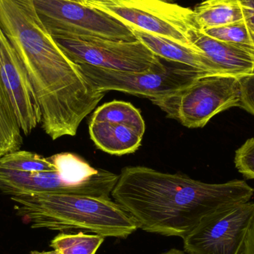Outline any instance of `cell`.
<instances>
[{
    "label": "cell",
    "instance_id": "obj_1",
    "mask_svg": "<svg viewBox=\"0 0 254 254\" xmlns=\"http://www.w3.org/2000/svg\"><path fill=\"white\" fill-rule=\"evenodd\" d=\"M254 192L244 181L207 184L139 166L123 170L111 195L140 229L184 239L206 216L250 201Z\"/></svg>",
    "mask_w": 254,
    "mask_h": 254
},
{
    "label": "cell",
    "instance_id": "obj_2",
    "mask_svg": "<svg viewBox=\"0 0 254 254\" xmlns=\"http://www.w3.org/2000/svg\"><path fill=\"white\" fill-rule=\"evenodd\" d=\"M16 216L34 229H79L127 239L138 229L134 219L111 198L60 193L11 196Z\"/></svg>",
    "mask_w": 254,
    "mask_h": 254
},
{
    "label": "cell",
    "instance_id": "obj_3",
    "mask_svg": "<svg viewBox=\"0 0 254 254\" xmlns=\"http://www.w3.org/2000/svg\"><path fill=\"white\" fill-rule=\"evenodd\" d=\"M169 119L188 128H202L212 118L241 105L239 77L207 74L172 95L151 100Z\"/></svg>",
    "mask_w": 254,
    "mask_h": 254
},
{
    "label": "cell",
    "instance_id": "obj_4",
    "mask_svg": "<svg viewBox=\"0 0 254 254\" xmlns=\"http://www.w3.org/2000/svg\"><path fill=\"white\" fill-rule=\"evenodd\" d=\"M85 4L128 26L195 48L189 38L195 23L193 10L189 7L162 0H86Z\"/></svg>",
    "mask_w": 254,
    "mask_h": 254
},
{
    "label": "cell",
    "instance_id": "obj_5",
    "mask_svg": "<svg viewBox=\"0 0 254 254\" xmlns=\"http://www.w3.org/2000/svg\"><path fill=\"white\" fill-rule=\"evenodd\" d=\"M40 20L53 38L137 40L131 28L113 16L69 0H34Z\"/></svg>",
    "mask_w": 254,
    "mask_h": 254
},
{
    "label": "cell",
    "instance_id": "obj_6",
    "mask_svg": "<svg viewBox=\"0 0 254 254\" xmlns=\"http://www.w3.org/2000/svg\"><path fill=\"white\" fill-rule=\"evenodd\" d=\"M92 87L101 92L118 91L153 100L172 95L209 73L173 63L161 71L134 73L77 64Z\"/></svg>",
    "mask_w": 254,
    "mask_h": 254
},
{
    "label": "cell",
    "instance_id": "obj_7",
    "mask_svg": "<svg viewBox=\"0 0 254 254\" xmlns=\"http://www.w3.org/2000/svg\"><path fill=\"white\" fill-rule=\"evenodd\" d=\"M65 56L75 64L125 72L161 71L165 64L140 40L100 38H54Z\"/></svg>",
    "mask_w": 254,
    "mask_h": 254
},
{
    "label": "cell",
    "instance_id": "obj_8",
    "mask_svg": "<svg viewBox=\"0 0 254 254\" xmlns=\"http://www.w3.org/2000/svg\"><path fill=\"white\" fill-rule=\"evenodd\" d=\"M254 221V203L248 201L216 210L204 217L183 239L188 254H245Z\"/></svg>",
    "mask_w": 254,
    "mask_h": 254
},
{
    "label": "cell",
    "instance_id": "obj_9",
    "mask_svg": "<svg viewBox=\"0 0 254 254\" xmlns=\"http://www.w3.org/2000/svg\"><path fill=\"white\" fill-rule=\"evenodd\" d=\"M0 82L22 133L28 136L41 124L40 104L26 70L0 23Z\"/></svg>",
    "mask_w": 254,
    "mask_h": 254
},
{
    "label": "cell",
    "instance_id": "obj_10",
    "mask_svg": "<svg viewBox=\"0 0 254 254\" xmlns=\"http://www.w3.org/2000/svg\"><path fill=\"white\" fill-rule=\"evenodd\" d=\"M0 192L10 197L39 193L92 197L95 189L92 185L69 183L57 169L52 171L28 172L0 167Z\"/></svg>",
    "mask_w": 254,
    "mask_h": 254
},
{
    "label": "cell",
    "instance_id": "obj_11",
    "mask_svg": "<svg viewBox=\"0 0 254 254\" xmlns=\"http://www.w3.org/2000/svg\"><path fill=\"white\" fill-rule=\"evenodd\" d=\"M191 44L228 75L241 77L254 73V58L244 51L204 34L196 23L189 31Z\"/></svg>",
    "mask_w": 254,
    "mask_h": 254
},
{
    "label": "cell",
    "instance_id": "obj_12",
    "mask_svg": "<svg viewBox=\"0 0 254 254\" xmlns=\"http://www.w3.org/2000/svg\"><path fill=\"white\" fill-rule=\"evenodd\" d=\"M137 40L143 43L154 55L170 62L188 65L210 74L228 75L201 51L185 46L156 34L128 26Z\"/></svg>",
    "mask_w": 254,
    "mask_h": 254
},
{
    "label": "cell",
    "instance_id": "obj_13",
    "mask_svg": "<svg viewBox=\"0 0 254 254\" xmlns=\"http://www.w3.org/2000/svg\"><path fill=\"white\" fill-rule=\"evenodd\" d=\"M89 129L97 147L111 155L135 152L140 147L143 136L132 127L114 122L91 121Z\"/></svg>",
    "mask_w": 254,
    "mask_h": 254
},
{
    "label": "cell",
    "instance_id": "obj_14",
    "mask_svg": "<svg viewBox=\"0 0 254 254\" xmlns=\"http://www.w3.org/2000/svg\"><path fill=\"white\" fill-rule=\"evenodd\" d=\"M194 19L201 30L225 26L244 21L239 0H204L193 9Z\"/></svg>",
    "mask_w": 254,
    "mask_h": 254
},
{
    "label": "cell",
    "instance_id": "obj_15",
    "mask_svg": "<svg viewBox=\"0 0 254 254\" xmlns=\"http://www.w3.org/2000/svg\"><path fill=\"white\" fill-rule=\"evenodd\" d=\"M105 237L98 234H61L51 241L50 252L32 251L28 254H96Z\"/></svg>",
    "mask_w": 254,
    "mask_h": 254
},
{
    "label": "cell",
    "instance_id": "obj_16",
    "mask_svg": "<svg viewBox=\"0 0 254 254\" xmlns=\"http://www.w3.org/2000/svg\"><path fill=\"white\" fill-rule=\"evenodd\" d=\"M91 121L98 122H114L132 127L144 134L145 123L140 112L129 103L113 101L98 107Z\"/></svg>",
    "mask_w": 254,
    "mask_h": 254
},
{
    "label": "cell",
    "instance_id": "obj_17",
    "mask_svg": "<svg viewBox=\"0 0 254 254\" xmlns=\"http://www.w3.org/2000/svg\"><path fill=\"white\" fill-rule=\"evenodd\" d=\"M0 167L28 172L52 171L57 169L50 157L46 158L34 152L21 150L9 152L1 157Z\"/></svg>",
    "mask_w": 254,
    "mask_h": 254
},
{
    "label": "cell",
    "instance_id": "obj_18",
    "mask_svg": "<svg viewBox=\"0 0 254 254\" xmlns=\"http://www.w3.org/2000/svg\"><path fill=\"white\" fill-rule=\"evenodd\" d=\"M201 31L216 40L244 51L254 58V43L244 21Z\"/></svg>",
    "mask_w": 254,
    "mask_h": 254
},
{
    "label": "cell",
    "instance_id": "obj_19",
    "mask_svg": "<svg viewBox=\"0 0 254 254\" xmlns=\"http://www.w3.org/2000/svg\"><path fill=\"white\" fill-rule=\"evenodd\" d=\"M236 167L245 177L254 179V137L249 139L235 155Z\"/></svg>",
    "mask_w": 254,
    "mask_h": 254
},
{
    "label": "cell",
    "instance_id": "obj_20",
    "mask_svg": "<svg viewBox=\"0 0 254 254\" xmlns=\"http://www.w3.org/2000/svg\"><path fill=\"white\" fill-rule=\"evenodd\" d=\"M241 88V105L254 116V73L251 75L240 78Z\"/></svg>",
    "mask_w": 254,
    "mask_h": 254
},
{
    "label": "cell",
    "instance_id": "obj_21",
    "mask_svg": "<svg viewBox=\"0 0 254 254\" xmlns=\"http://www.w3.org/2000/svg\"><path fill=\"white\" fill-rule=\"evenodd\" d=\"M244 13V22L254 43V0H239Z\"/></svg>",
    "mask_w": 254,
    "mask_h": 254
},
{
    "label": "cell",
    "instance_id": "obj_22",
    "mask_svg": "<svg viewBox=\"0 0 254 254\" xmlns=\"http://www.w3.org/2000/svg\"><path fill=\"white\" fill-rule=\"evenodd\" d=\"M245 254H254V221L248 235Z\"/></svg>",
    "mask_w": 254,
    "mask_h": 254
},
{
    "label": "cell",
    "instance_id": "obj_23",
    "mask_svg": "<svg viewBox=\"0 0 254 254\" xmlns=\"http://www.w3.org/2000/svg\"><path fill=\"white\" fill-rule=\"evenodd\" d=\"M161 254H188L185 252H182V251L179 250V249H173L171 250L168 251V252H164V253Z\"/></svg>",
    "mask_w": 254,
    "mask_h": 254
},
{
    "label": "cell",
    "instance_id": "obj_24",
    "mask_svg": "<svg viewBox=\"0 0 254 254\" xmlns=\"http://www.w3.org/2000/svg\"><path fill=\"white\" fill-rule=\"evenodd\" d=\"M69 1H74V2L80 3V4H85L86 0H69Z\"/></svg>",
    "mask_w": 254,
    "mask_h": 254
},
{
    "label": "cell",
    "instance_id": "obj_25",
    "mask_svg": "<svg viewBox=\"0 0 254 254\" xmlns=\"http://www.w3.org/2000/svg\"><path fill=\"white\" fill-rule=\"evenodd\" d=\"M162 1H168V2H172L173 0H162Z\"/></svg>",
    "mask_w": 254,
    "mask_h": 254
}]
</instances>
